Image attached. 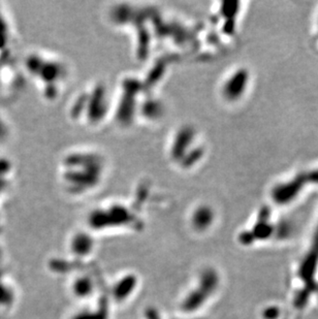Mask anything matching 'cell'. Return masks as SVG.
<instances>
[{
	"label": "cell",
	"mask_w": 318,
	"mask_h": 319,
	"mask_svg": "<svg viewBox=\"0 0 318 319\" xmlns=\"http://www.w3.org/2000/svg\"><path fill=\"white\" fill-rule=\"evenodd\" d=\"M135 285V279L133 278H126L120 282L115 288V295L116 299H124L130 291L131 288L134 287Z\"/></svg>",
	"instance_id": "obj_5"
},
{
	"label": "cell",
	"mask_w": 318,
	"mask_h": 319,
	"mask_svg": "<svg viewBox=\"0 0 318 319\" xmlns=\"http://www.w3.org/2000/svg\"><path fill=\"white\" fill-rule=\"evenodd\" d=\"M251 233L254 238L267 239L272 235L273 227L268 223V221H259Z\"/></svg>",
	"instance_id": "obj_6"
},
{
	"label": "cell",
	"mask_w": 318,
	"mask_h": 319,
	"mask_svg": "<svg viewBox=\"0 0 318 319\" xmlns=\"http://www.w3.org/2000/svg\"><path fill=\"white\" fill-rule=\"evenodd\" d=\"M248 79L245 71H240L235 74L234 78L229 81L226 87V93L229 97H238L243 92Z\"/></svg>",
	"instance_id": "obj_4"
},
{
	"label": "cell",
	"mask_w": 318,
	"mask_h": 319,
	"mask_svg": "<svg viewBox=\"0 0 318 319\" xmlns=\"http://www.w3.org/2000/svg\"><path fill=\"white\" fill-rule=\"evenodd\" d=\"M279 309L276 307H271L268 308L267 310L264 312V316L266 319H276L279 316Z\"/></svg>",
	"instance_id": "obj_10"
},
{
	"label": "cell",
	"mask_w": 318,
	"mask_h": 319,
	"mask_svg": "<svg viewBox=\"0 0 318 319\" xmlns=\"http://www.w3.org/2000/svg\"><path fill=\"white\" fill-rule=\"evenodd\" d=\"M306 179H309L311 182L313 183H317L318 184V170L317 171H314L312 172L311 174H309L308 176H307Z\"/></svg>",
	"instance_id": "obj_11"
},
{
	"label": "cell",
	"mask_w": 318,
	"mask_h": 319,
	"mask_svg": "<svg viewBox=\"0 0 318 319\" xmlns=\"http://www.w3.org/2000/svg\"><path fill=\"white\" fill-rule=\"evenodd\" d=\"M73 249L76 253H80V254H85L89 251L90 249V241L88 239L81 238L76 239L73 244Z\"/></svg>",
	"instance_id": "obj_9"
},
{
	"label": "cell",
	"mask_w": 318,
	"mask_h": 319,
	"mask_svg": "<svg viewBox=\"0 0 318 319\" xmlns=\"http://www.w3.org/2000/svg\"><path fill=\"white\" fill-rule=\"evenodd\" d=\"M211 221L212 213L207 209H203V210L197 212L194 217V223L199 228H206L211 223Z\"/></svg>",
	"instance_id": "obj_7"
},
{
	"label": "cell",
	"mask_w": 318,
	"mask_h": 319,
	"mask_svg": "<svg viewBox=\"0 0 318 319\" xmlns=\"http://www.w3.org/2000/svg\"><path fill=\"white\" fill-rule=\"evenodd\" d=\"M218 284L217 274L214 271L208 270L204 272L201 278V284L196 288L194 292H192L187 300L184 303V308L186 310H195L201 307V305L207 300V296H209L214 292Z\"/></svg>",
	"instance_id": "obj_1"
},
{
	"label": "cell",
	"mask_w": 318,
	"mask_h": 319,
	"mask_svg": "<svg viewBox=\"0 0 318 319\" xmlns=\"http://www.w3.org/2000/svg\"><path fill=\"white\" fill-rule=\"evenodd\" d=\"M73 290L78 295H81V296L87 295L88 293H90L92 290V283L89 279H87V278L78 279L74 283Z\"/></svg>",
	"instance_id": "obj_8"
},
{
	"label": "cell",
	"mask_w": 318,
	"mask_h": 319,
	"mask_svg": "<svg viewBox=\"0 0 318 319\" xmlns=\"http://www.w3.org/2000/svg\"><path fill=\"white\" fill-rule=\"evenodd\" d=\"M307 179L304 176H298L292 181L280 184L273 190V200L278 204H286L291 202L295 196L299 194L302 187Z\"/></svg>",
	"instance_id": "obj_2"
},
{
	"label": "cell",
	"mask_w": 318,
	"mask_h": 319,
	"mask_svg": "<svg viewBox=\"0 0 318 319\" xmlns=\"http://www.w3.org/2000/svg\"><path fill=\"white\" fill-rule=\"evenodd\" d=\"M318 265V227L313 238V243L310 252L307 254L299 270V276L303 279L307 285L314 283L313 276Z\"/></svg>",
	"instance_id": "obj_3"
}]
</instances>
